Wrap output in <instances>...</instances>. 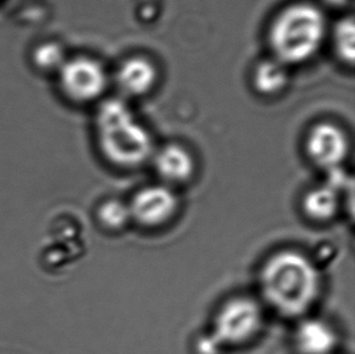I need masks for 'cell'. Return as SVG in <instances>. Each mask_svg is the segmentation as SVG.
Instances as JSON below:
<instances>
[{
  "instance_id": "1",
  "label": "cell",
  "mask_w": 355,
  "mask_h": 354,
  "mask_svg": "<svg viewBox=\"0 0 355 354\" xmlns=\"http://www.w3.org/2000/svg\"><path fill=\"white\" fill-rule=\"evenodd\" d=\"M259 287L269 306L293 318L306 314L317 303L322 277L306 255L284 250L266 261L259 273Z\"/></svg>"
},
{
  "instance_id": "2",
  "label": "cell",
  "mask_w": 355,
  "mask_h": 354,
  "mask_svg": "<svg viewBox=\"0 0 355 354\" xmlns=\"http://www.w3.org/2000/svg\"><path fill=\"white\" fill-rule=\"evenodd\" d=\"M96 126L102 153L116 167L139 168L153 157L152 136L124 100L105 101L97 110Z\"/></svg>"
},
{
  "instance_id": "3",
  "label": "cell",
  "mask_w": 355,
  "mask_h": 354,
  "mask_svg": "<svg viewBox=\"0 0 355 354\" xmlns=\"http://www.w3.org/2000/svg\"><path fill=\"white\" fill-rule=\"evenodd\" d=\"M327 19L322 10L307 3L284 9L269 31L274 58L286 66L309 61L327 37Z\"/></svg>"
},
{
  "instance_id": "4",
  "label": "cell",
  "mask_w": 355,
  "mask_h": 354,
  "mask_svg": "<svg viewBox=\"0 0 355 354\" xmlns=\"http://www.w3.org/2000/svg\"><path fill=\"white\" fill-rule=\"evenodd\" d=\"M263 323V310L259 302L251 297H234L217 313L210 334L223 348L236 347L254 340Z\"/></svg>"
},
{
  "instance_id": "5",
  "label": "cell",
  "mask_w": 355,
  "mask_h": 354,
  "mask_svg": "<svg viewBox=\"0 0 355 354\" xmlns=\"http://www.w3.org/2000/svg\"><path fill=\"white\" fill-rule=\"evenodd\" d=\"M178 198L168 185L141 188L130 201L131 219L147 228H155L173 220L178 210Z\"/></svg>"
},
{
  "instance_id": "6",
  "label": "cell",
  "mask_w": 355,
  "mask_h": 354,
  "mask_svg": "<svg viewBox=\"0 0 355 354\" xmlns=\"http://www.w3.org/2000/svg\"><path fill=\"white\" fill-rule=\"evenodd\" d=\"M63 90L73 100L89 102L96 100L108 84L105 68L100 62L87 58H74L61 67Z\"/></svg>"
},
{
  "instance_id": "7",
  "label": "cell",
  "mask_w": 355,
  "mask_h": 354,
  "mask_svg": "<svg viewBox=\"0 0 355 354\" xmlns=\"http://www.w3.org/2000/svg\"><path fill=\"white\" fill-rule=\"evenodd\" d=\"M308 157L319 168L336 170L349 152V141L336 125L322 123L314 126L306 142Z\"/></svg>"
},
{
  "instance_id": "8",
  "label": "cell",
  "mask_w": 355,
  "mask_h": 354,
  "mask_svg": "<svg viewBox=\"0 0 355 354\" xmlns=\"http://www.w3.org/2000/svg\"><path fill=\"white\" fill-rule=\"evenodd\" d=\"M152 158L159 177L170 185L188 182L196 173V160L192 153L181 144H166L158 152H154Z\"/></svg>"
},
{
  "instance_id": "9",
  "label": "cell",
  "mask_w": 355,
  "mask_h": 354,
  "mask_svg": "<svg viewBox=\"0 0 355 354\" xmlns=\"http://www.w3.org/2000/svg\"><path fill=\"white\" fill-rule=\"evenodd\" d=\"M158 81V71L148 58H131L120 65L116 84L120 92L128 97H141L153 89Z\"/></svg>"
},
{
  "instance_id": "10",
  "label": "cell",
  "mask_w": 355,
  "mask_h": 354,
  "mask_svg": "<svg viewBox=\"0 0 355 354\" xmlns=\"http://www.w3.org/2000/svg\"><path fill=\"white\" fill-rule=\"evenodd\" d=\"M295 345L301 354H330L336 348V331L327 321L306 319L296 330Z\"/></svg>"
},
{
  "instance_id": "11",
  "label": "cell",
  "mask_w": 355,
  "mask_h": 354,
  "mask_svg": "<svg viewBox=\"0 0 355 354\" xmlns=\"http://www.w3.org/2000/svg\"><path fill=\"white\" fill-rule=\"evenodd\" d=\"M304 215L315 222H329L340 210V194L336 186L324 185L307 192L302 201Z\"/></svg>"
},
{
  "instance_id": "12",
  "label": "cell",
  "mask_w": 355,
  "mask_h": 354,
  "mask_svg": "<svg viewBox=\"0 0 355 354\" xmlns=\"http://www.w3.org/2000/svg\"><path fill=\"white\" fill-rule=\"evenodd\" d=\"M254 87L257 92L264 96L278 95L288 87V66L270 58L259 62L254 72Z\"/></svg>"
},
{
  "instance_id": "13",
  "label": "cell",
  "mask_w": 355,
  "mask_h": 354,
  "mask_svg": "<svg viewBox=\"0 0 355 354\" xmlns=\"http://www.w3.org/2000/svg\"><path fill=\"white\" fill-rule=\"evenodd\" d=\"M334 49L342 62L353 66L355 60V24L353 17L341 19L334 31Z\"/></svg>"
},
{
  "instance_id": "14",
  "label": "cell",
  "mask_w": 355,
  "mask_h": 354,
  "mask_svg": "<svg viewBox=\"0 0 355 354\" xmlns=\"http://www.w3.org/2000/svg\"><path fill=\"white\" fill-rule=\"evenodd\" d=\"M97 216L102 225L105 226L107 230H123L129 225L130 221H132L129 204L118 199L105 201L100 206Z\"/></svg>"
},
{
  "instance_id": "15",
  "label": "cell",
  "mask_w": 355,
  "mask_h": 354,
  "mask_svg": "<svg viewBox=\"0 0 355 354\" xmlns=\"http://www.w3.org/2000/svg\"><path fill=\"white\" fill-rule=\"evenodd\" d=\"M35 61L40 67H62L63 53L55 44H46L39 48L35 53Z\"/></svg>"
},
{
  "instance_id": "16",
  "label": "cell",
  "mask_w": 355,
  "mask_h": 354,
  "mask_svg": "<svg viewBox=\"0 0 355 354\" xmlns=\"http://www.w3.org/2000/svg\"><path fill=\"white\" fill-rule=\"evenodd\" d=\"M197 350L199 354H221L225 348L217 342L216 339L211 334H207L199 341Z\"/></svg>"
},
{
  "instance_id": "17",
  "label": "cell",
  "mask_w": 355,
  "mask_h": 354,
  "mask_svg": "<svg viewBox=\"0 0 355 354\" xmlns=\"http://www.w3.org/2000/svg\"><path fill=\"white\" fill-rule=\"evenodd\" d=\"M327 1H330L334 5L342 4V3H345L347 0H327Z\"/></svg>"
}]
</instances>
